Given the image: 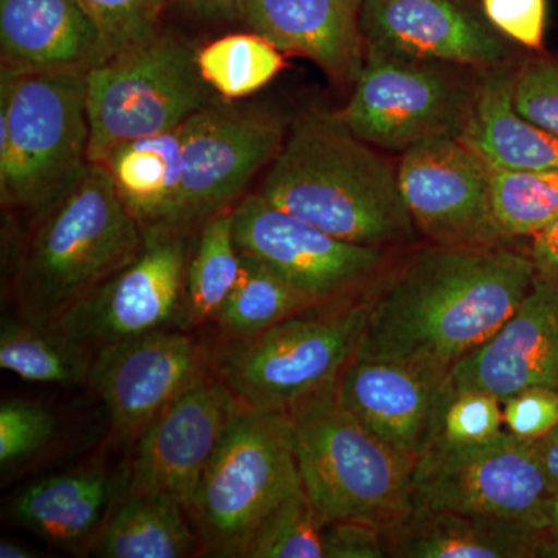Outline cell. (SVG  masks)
<instances>
[{
    "instance_id": "cell-39",
    "label": "cell",
    "mask_w": 558,
    "mask_h": 558,
    "mask_svg": "<svg viewBox=\"0 0 558 558\" xmlns=\"http://www.w3.org/2000/svg\"><path fill=\"white\" fill-rule=\"evenodd\" d=\"M384 527L357 520L330 521L325 527V558H385Z\"/></svg>"
},
{
    "instance_id": "cell-8",
    "label": "cell",
    "mask_w": 558,
    "mask_h": 558,
    "mask_svg": "<svg viewBox=\"0 0 558 558\" xmlns=\"http://www.w3.org/2000/svg\"><path fill=\"white\" fill-rule=\"evenodd\" d=\"M89 163L132 140L175 130L209 102L197 51L157 32L87 72Z\"/></svg>"
},
{
    "instance_id": "cell-25",
    "label": "cell",
    "mask_w": 558,
    "mask_h": 558,
    "mask_svg": "<svg viewBox=\"0 0 558 558\" xmlns=\"http://www.w3.org/2000/svg\"><path fill=\"white\" fill-rule=\"evenodd\" d=\"M183 140L185 123L117 146L100 161L142 233L170 231L182 175Z\"/></svg>"
},
{
    "instance_id": "cell-36",
    "label": "cell",
    "mask_w": 558,
    "mask_h": 558,
    "mask_svg": "<svg viewBox=\"0 0 558 558\" xmlns=\"http://www.w3.org/2000/svg\"><path fill=\"white\" fill-rule=\"evenodd\" d=\"M521 116L558 135V61L531 62L515 76Z\"/></svg>"
},
{
    "instance_id": "cell-22",
    "label": "cell",
    "mask_w": 558,
    "mask_h": 558,
    "mask_svg": "<svg viewBox=\"0 0 558 558\" xmlns=\"http://www.w3.org/2000/svg\"><path fill=\"white\" fill-rule=\"evenodd\" d=\"M363 0H247L241 13L250 31L279 51L317 62L333 78H357L362 69Z\"/></svg>"
},
{
    "instance_id": "cell-30",
    "label": "cell",
    "mask_w": 558,
    "mask_h": 558,
    "mask_svg": "<svg viewBox=\"0 0 558 558\" xmlns=\"http://www.w3.org/2000/svg\"><path fill=\"white\" fill-rule=\"evenodd\" d=\"M202 78L227 100L263 89L284 65L281 51L258 33H236L213 40L197 51Z\"/></svg>"
},
{
    "instance_id": "cell-3",
    "label": "cell",
    "mask_w": 558,
    "mask_h": 558,
    "mask_svg": "<svg viewBox=\"0 0 558 558\" xmlns=\"http://www.w3.org/2000/svg\"><path fill=\"white\" fill-rule=\"evenodd\" d=\"M143 247L142 229L102 163H89L33 216L17 248L11 295L22 322L49 328L123 269Z\"/></svg>"
},
{
    "instance_id": "cell-7",
    "label": "cell",
    "mask_w": 558,
    "mask_h": 558,
    "mask_svg": "<svg viewBox=\"0 0 558 558\" xmlns=\"http://www.w3.org/2000/svg\"><path fill=\"white\" fill-rule=\"evenodd\" d=\"M300 487L288 411H242L190 501L204 556L244 558L260 521Z\"/></svg>"
},
{
    "instance_id": "cell-1",
    "label": "cell",
    "mask_w": 558,
    "mask_h": 558,
    "mask_svg": "<svg viewBox=\"0 0 558 558\" xmlns=\"http://www.w3.org/2000/svg\"><path fill=\"white\" fill-rule=\"evenodd\" d=\"M534 278L515 250L429 245L368 295L354 357L450 373L515 314Z\"/></svg>"
},
{
    "instance_id": "cell-24",
    "label": "cell",
    "mask_w": 558,
    "mask_h": 558,
    "mask_svg": "<svg viewBox=\"0 0 558 558\" xmlns=\"http://www.w3.org/2000/svg\"><path fill=\"white\" fill-rule=\"evenodd\" d=\"M458 138L490 170L558 168V135L521 116L515 106V78L501 65L481 75Z\"/></svg>"
},
{
    "instance_id": "cell-35",
    "label": "cell",
    "mask_w": 558,
    "mask_h": 558,
    "mask_svg": "<svg viewBox=\"0 0 558 558\" xmlns=\"http://www.w3.org/2000/svg\"><path fill=\"white\" fill-rule=\"evenodd\" d=\"M505 429L502 402L483 391H457L444 417V438L454 444H480Z\"/></svg>"
},
{
    "instance_id": "cell-4",
    "label": "cell",
    "mask_w": 558,
    "mask_h": 558,
    "mask_svg": "<svg viewBox=\"0 0 558 558\" xmlns=\"http://www.w3.org/2000/svg\"><path fill=\"white\" fill-rule=\"evenodd\" d=\"M0 199L36 216L89 165L87 72L2 69Z\"/></svg>"
},
{
    "instance_id": "cell-21",
    "label": "cell",
    "mask_w": 558,
    "mask_h": 558,
    "mask_svg": "<svg viewBox=\"0 0 558 558\" xmlns=\"http://www.w3.org/2000/svg\"><path fill=\"white\" fill-rule=\"evenodd\" d=\"M388 557H558L542 527L529 521L411 506L384 527Z\"/></svg>"
},
{
    "instance_id": "cell-12",
    "label": "cell",
    "mask_w": 558,
    "mask_h": 558,
    "mask_svg": "<svg viewBox=\"0 0 558 558\" xmlns=\"http://www.w3.org/2000/svg\"><path fill=\"white\" fill-rule=\"evenodd\" d=\"M231 218L238 250L263 260L318 306L360 299L384 266V248L341 241L275 207L259 191L242 197Z\"/></svg>"
},
{
    "instance_id": "cell-28",
    "label": "cell",
    "mask_w": 558,
    "mask_h": 558,
    "mask_svg": "<svg viewBox=\"0 0 558 558\" xmlns=\"http://www.w3.org/2000/svg\"><path fill=\"white\" fill-rule=\"evenodd\" d=\"M95 351L61 330L22 319H3L0 368L35 384L72 385L89 380Z\"/></svg>"
},
{
    "instance_id": "cell-2",
    "label": "cell",
    "mask_w": 558,
    "mask_h": 558,
    "mask_svg": "<svg viewBox=\"0 0 558 558\" xmlns=\"http://www.w3.org/2000/svg\"><path fill=\"white\" fill-rule=\"evenodd\" d=\"M270 165L259 193L319 230L379 248L413 238L398 170L349 130L340 113L301 116Z\"/></svg>"
},
{
    "instance_id": "cell-38",
    "label": "cell",
    "mask_w": 558,
    "mask_h": 558,
    "mask_svg": "<svg viewBox=\"0 0 558 558\" xmlns=\"http://www.w3.org/2000/svg\"><path fill=\"white\" fill-rule=\"evenodd\" d=\"M487 20L527 49H542L546 0H483Z\"/></svg>"
},
{
    "instance_id": "cell-26",
    "label": "cell",
    "mask_w": 558,
    "mask_h": 558,
    "mask_svg": "<svg viewBox=\"0 0 558 558\" xmlns=\"http://www.w3.org/2000/svg\"><path fill=\"white\" fill-rule=\"evenodd\" d=\"M92 554L105 558H185L204 556L189 510L167 494L121 498Z\"/></svg>"
},
{
    "instance_id": "cell-31",
    "label": "cell",
    "mask_w": 558,
    "mask_h": 558,
    "mask_svg": "<svg viewBox=\"0 0 558 558\" xmlns=\"http://www.w3.org/2000/svg\"><path fill=\"white\" fill-rule=\"evenodd\" d=\"M488 174L494 219L505 240L532 238L558 219V168L542 171L488 168Z\"/></svg>"
},
{
    "instance_id": "cell-14",
    "label": "cell",
    "mask_w": 558,
    "mask_h": 558,
    "mask_svg": "<svg viewBox=\"0 0 558 558\" xmlns=\"http://www.w3.org/2000/svg\"><path fill=\"white\" fill-rule=\"evenodd\" d=\"M211 371V347L189 330L165 329L95 352L87 384L108 410L117 444L140 436L186 389Z\"/></svg>"
},
{
    "instance_id": "cell-11",
    "label": "cell",
    "mask_w": 558,
    "mask_h": 558,
    "mask_svg": "<svg viewBox=\"0 0 558 558\" xmlns=\"http://www.w3.org/2000/svg\"><path fill=\"white\" fill-rule=\"evenodd\" d=\"M429 62L368 46L354 94L340 113L349 130L385 149L405 150L436 135L459 137L470 95Z\"/></svg>"
},
{
    "instance_id": "cell-32",
    "label": "cell",
    "mask_w": 558,
    "mask_h": 558,
    "mask_svg": "<svg viewBox=\"0 0 558 558\" xmlns=\"http://www.w3.org/2000/svg\"><path fill=\"white\" fill-rule=\"evenodd\" d=\"M303 487L267 513L244 558H325V527Z\"/></svg>"
},
{
    "instance_id": "cell-10",
    "label": "cell",
    "mask_w": 558,
    "mask_h": 558,
    "mask_svg": "<svg viewBox=\"0 0 558 558\" xmlns=\"http://www.w3.org/2000/svg\"><path fill=\"white\" fill-rule=\"evenodd\" d=\"M194 236L146 231L138 255L49 328L95 352L156 330L182 329L183 288Z\"/></svg>"
},
{
    "instance_id": "cell-5",
    "label": "cell",
    "mask_w": 558,
    "mask_h": 558,
    "mask_svg": "<svg viewBox=\"0 0 558 558\" xmlns=\"http://www.w3.org/2000/svg\"><path fill=\"white\" fill-rule=\"evenodd\" d=\"M303 484L326 523L387 527L413 506V461L369 432L337 399L336 381L288 410Z\"/></svg>"
},
{
    "instance_id": "cell-23",
    "label": "cell",
    "mask_w": 558,
    "mask_h": 558,
    "mask_svg": "<svg viewBox=\"0 0 558 558\" xmlns=\"http://www.w3.org/2000/svg\"><path fill=\"white\" fill-rule=\"evenodd\" d=\"M2 69L83 70L109 58L78 0H0Z\"/></svg>"
},
{
    "instance_id": "cell-40",
    "label": "cell",
    "mask_w": 558,
    "mask_h": 558,
    "mask_svg": "<svg viewBox=\"0 0 558 558\" xmlns=\"http://www.w3.org/2000/svg\"><path fill=\"white\" fill-rule=\"evenodd\" d=\"M527 255L535 275L558 288V219L532 236Z\"/></svg>"
},
{
    "instance_id": "cell-20",
    "label": "cell",
    "mask_w": 558,
    "mask_h": 558,
    "mask_svg": "<svg viewBox=\"0 0 558 558\" xmlns=\"http://www.w3.org/2000/svg\"><path fill=\"white\" fill-rule=\"evenodd\" d=\"M126 490L128 468L113 472L92 461L22 488L9 517L57 548L92 553Z\"/></svg>"
},
{
    "instance_id": "cell-18",
    "label": "cell",
    "mask_w": 558,
    "mask_h": 558,
    "mask_svg": "<svg viewBox=\"0 0 558 558\" xmlns=\"http://www.w3.org/2000/svg\"><path fill=\"white\" fill-rule=\"evenodd\" d=\"M450 377L457 391L488 392L501 402L527 388H558L557 286L535 275L515 314Z\"/></svg>"
},
{
    "instance_id": "cell-29",
    "label": "cell",
    "mask_w": 558,
    "mask_h": 558,
    "mask_svg": "<svg viewBox=\"0 0 558 558\" xmlns=\"http://www.w3.org/2000/svg\"><path fill=\"white\" fill-rule=\"evenodd\" d=\"M318 304L278 271L241 253L240 278L215 323L220 339H248Z\"/></svg>"
},
{
    "instance_id": "cell-33",
    "label": "cell",
    "mask_w": 558,
    "mask_h": 558,
    "mask_svg": "<svg viewBox=\"0 0 558 558\" xmlns=\"http://www.w3.org/2000/svg\"><path fill=\"white\" fill-rule=\"evenodd\" d=\"M58 418L35 400L9 399L0 405V468H20L57 438Z\"/></svg>"
},
{
    "instance_id": "cell-9",
    "label": "cell",
    "mask_w": 558,
    "mask_h": 558,
    "mask_svg": "<svg viewBox=\"0 0 558 558\" xmlns=\"http://www.w3.org/2000/svg\"><path fill=\"white\" fill-rule=\"evenodd\" d=\"M550 495L534 440L508 429L470 446L440 436L411 473L413 506L529 521L543 531Z\"/></svg>"
},
{
    "instance_id": "cell-42",
    "label": "cell",
    "mask_w": 558,
    "mask_h": 558,
    "mask_svg": "<svg viewBox=\"0 0 558 558\" xmlns=\"http://www.w3.org/2000/svg\"><path fill=\"white\" fill-rule=\"evenodd\" d=\"M535 453L545 472L553 494L558 492V425L548 435L534 440Z\"/></svg>"
},
{
    "instance_id": "cell-43",
    "label": "cell",
    "mask_w": 558,
    "mask_h": 558,
    "mask_svg": "<svg viewBox=\"0 0 558 558\" xmlns=\"http://www.w3.org/2000/svg\"><path fill=\"white\" fill-rule=\"evenodd\" d=\"M543 527L558 553V492L550 495L543 509Z\"/></svg>"
},
{
    "instance_id": "cell-15",
    "label": "cell",
    "mask_w": 558,
    "mask_h": 558,
    "mask_svg": "<svg viewBox=\"0 0 558 558\" xmlns=\"http://www.w3.org/2000/svg\"><path fill=\"white\" fill-rule=\"evenodd\" d=\"M400 196L414 227L439 245H497L487 165L453 135L422 140L403 153Z\"/></svg>"
},
{
    "instance_id": "cell-6",
    "label": "cell",
    "mask_w": 558,
    "mask_h": 558,
    "mask_svg": "<svg viewBox=\"0 0 558 558\" xmlns=\"http://www.w3.org/2000/svg\"><path fill=\"white\" fill-rule=\"evenodd\" d=\"M368 317V295L319 304L248 339H220L211 371L248 410L288 411L339 379Z\"/></svg>"
},
{
    "instance_id": "cell-27",
    "label": "cell",
    "mask_w": 558,
    "mask_h": 558,
    "mask_svg": "<svg viewBox=\"0 0 558 558\" xmlns=\"http://www.w3.org/2000/svg\"><path fill=\"white\" fill-rule=\"evenodd\" d=\"M241 274V253L234 244L231 209L208 219L194 236L185 288L182 330L215 323Z\"/></svg>"
},
{
    "instance_id": "cell-19",
    "label": "cell",
    "mask_w": 558,
    "mask_h": 558,
    "mask_svg": "<svg viewBox=\"0 0 558 558\" xmlns=\"http://www.w3.org/2000/svg\"><path fill=\"white\" fill-rule=\"evenodd\" d=\"M360 31L369 47L421 61L501 65L506 47L459 0H363Z\"/></svg>"
},
{
    "instance_id": "cell-44",
    "label": "cell",
    "mask_w": 558,
    "mask_h": 558,
    "mask_svg": "<svg viewBox=\"0 0 558 558\" xmlns=\"http://www.w3.org/2000/svg\"><path fill=\"white\" fill-rule=\"evenodd\" d=\"M0 557L2 558H32L36 557L35 550L27 548L22 543L13 539H2L0 542Z\"/></svg>"
},
{
    "instance_id": "cell-13",
    "label": "cell",
    "mask_w": 558,
    "mask_h": 558,
    "mask_svg": "<svg viewBox=\"0 0 558 558\" xmlns=\"http://www.w3.org/2000/svg\"><path fill=\"white\" fill-rule=\"evenodd\" d=\"M281 143L282 128L267 117L209 106L186 120L170 231L194 236L213 216L233 208Z\"/></svg>"
},
{
    "instance_id": "cell-17",
    "label": "cell",
    "mask_w": 558,
    "mask_h": 558,
    "mask_svg": "<svg viewBox=\"0 0 558 558\" xmlns=\"http://www.w3.org/2000/svg\"><path fill=\"white\" fill-rule=\"evenodd\" d=\"M336 392L373 435L414 462L442 435L457 389L447 371L352 357L341 369Z\"/></svg>"
},
{
    "instance_id": "cell-34",
    "label": "cell",
    "mask_w": 558,
    "mask_h": 558,
    "mask_svg": "<svg viewBox=\"0 0 558 558\" xmlns=\"http://www.w3.org/2000/svg\"><path fill=\"white\" fill-rule=\"evenodd\" d=\"M100 32L109 58L159 32L168 0H78Z\"/></svg>"
},
{
    "instance_id": "cell-37",
    "label": "cell",
    "mask_w": 558,
    "mask_h": 558,
    "mask_svg": "<svg viewBox=\"0 0 558 558\" xmlns=\"http://www.w3.org/2000/svg\"><path fill=\"white\" fill-rule=\"evenodd\" d=\"M502 425L521 439L535 440L558 425V388L532 387L502 402Z\"/></svg>"
},
{
    "instance_id": "cell-16",
    "label": "cell",
    "mask_w": 558,
    "mask_h": 558,
    "mask_svg": "<svg viewBox=\"0 0 558 558\" xmlns=\"http://www.w3.org/2000/svg\"><path fill=\"white\" fill-rule=\"evenodd\" d=\"M245 407L213 371L171 403L135 442L128 494H167L189 510L202 473Z\"/></svg>"
},
{
    "instance_id": "cell-41",
    "label": "cell",
    "mask_w": 558,
    "mask_h": 558,
    "mask_svg": "<svg viewBox=\"0 0 558 558\" xmlns=\"http://www.w3.org/2000/svg\"><path fill=\"white\" fill-rule=\"evenodd\" d=\"M183 5L207 21H240L247 0H182Z\"/></svg>"
}]
</instances>
